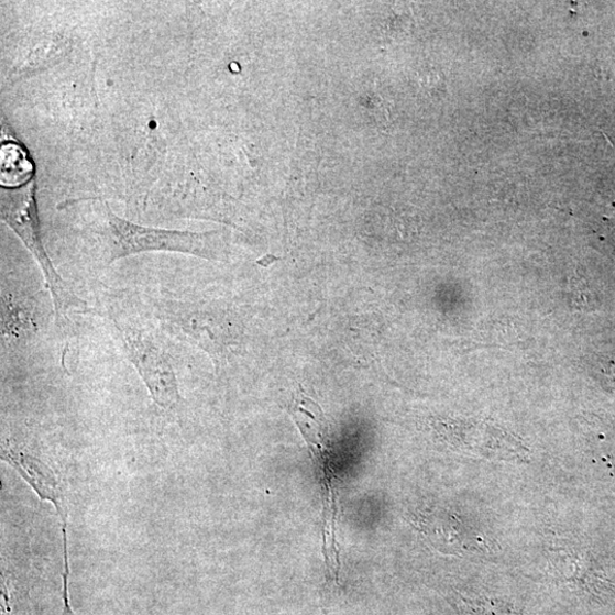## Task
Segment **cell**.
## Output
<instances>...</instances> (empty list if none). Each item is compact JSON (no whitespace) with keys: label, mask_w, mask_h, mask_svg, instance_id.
Masks as SVG:
<instances>
[{"label":"cell","mask_w":615,"mask_h":615,"mask_svg":"<svg viewBox=\"0 0 615 615\" xmlns=\"http://www.w3.org/2000/svg\"><path fill=\"white\" fill-rule=\"evenodd\" d=\"M36 191L35 177L20 186H2L0 211H2L3 221L20 238L26 249L34 254L51 290L56 317L59 318L74 308H81L85 303L73 294L69 285L58 275L46 252L41 230Z\"/></svg>","instance_id":"1"},{"label":"cell","mask_w":615,"mask_h":615,"mask_svg":"<svg viewBox=\"0 0 615 615\" xmlns=\"http://www.w3.org/2000/svg\"><path fill=\"white\" fill-rule=\"evenodd\" d=\"M105 223L99 231L107 264L119 259L149 251L180 252L215 259L213 233H189L144 228L119 218L105 204Z\"/></svg>","instance_id":"2"},{"label":"cell","mask_w":615,"mask_h":615,"mask_svg":"<svg viewBox=\"0 0 615 615\" xmlns=\"http://www.w3.org/2000/svg\"><path fill=\"white\" fill-rule=\"evenodd\" d=\"M113 322L154 403L167 410L176 409L179 387L168 353L147 330L114 317Z\"/></svg>","instance_id":"3"},{"label":"cell","mask_w":615,"mask_h":615,"mask_svg":"<svg viewBox=\"0 0 615 615\" xmlns=\"http://www.w3.org/2000/svg\"><path fill=\"white\" fill-rule=\"evenodd\" d=\"M2 460L9 463L36 492L42 501L51 502L63 525H68V504L53 470L39 457L22 447L3 441Z\"/></svg>","instance_id":"4"},{"label":"cell","mask_w":615,"mask_h":615,"mask_svg":"<svg viewBox=\"0 0 615 615\" xmlns=\"http://www.w3.org/2000/svg\"><path fill=\"white\" fill-rule=\"evenodd\" d=\"M35 177V165L25 150L8 141L2 145V186H20Z\"/></svg>","instance_id":"5"},{"label":"cell","mask_w":615,"mask_h":615,"mask_svg":"<svg viewBox=\"0 0 615 615\" xmlns=\"http://www.w3.org/2000/svg\"><path fill=\"white\" fill-rule=\"evenodd\" d=\"M69 575H70V571H63L62 573L64 607L61 615H75L69 601Z\"/></svg>","instance_id":"6"},{"label":"cell","mask_w":615,"mask_h":615,"mask_svg":"<svg viewBox=\"0 0 615 615\" xmlns=\"http://www.w3.org/2000/svg\"><path fill=\"white\" fill-rule=\"evenodd\" d=\"M468 614L469 615H512L510 612H504L503 609H501V612H497V609H490L488 607L485 606H471L468 607Z\"/></svg>","instance_id":"7"}]
</instances>
